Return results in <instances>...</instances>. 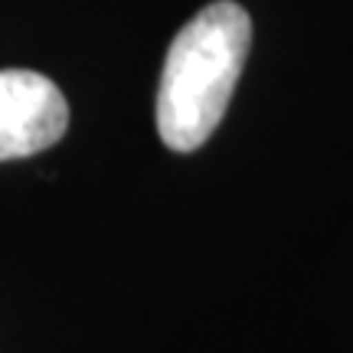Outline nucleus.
<instances>
[{"mask_svg":"<svg viewBox=\"0 0 353 353\" xmlns=\"http://www.w3.org/2000/svg\"><path fill=\"white\" fill-rule=\"evenodd\" d=\"M252 46V20L236 0L203 7L174 37L157 88V131L170 151L190 154L213 134Z\"/></svg>","mask_w":353,"mask_h":353,"instance_id":"nucleus-1","label":"nucleus"},{"mask_svg":"<svg viewBox=\"0 0 353 353\" xmlns=\"http://www.w3.org/2000/svg\"><path fill=\"white\" fill-rule=\"evenodd\" d=\"M69 128V105L52 79L30 69L0 72V161L52 148Z\"/></svg>","mask_w":353,"mask_h":353,"instance_id":"nucleus-2","label":"nucleus"}]
</instances>
